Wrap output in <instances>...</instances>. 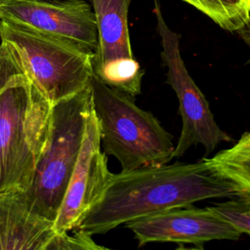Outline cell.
<instances>
[{
	"mask_svg": "<svg viewBox=\"0 0 250 250\" xmlns=\"http://www.w3.org/2000/svg\"><path fill=\"white\" fill-rule=\"evenodd\" d=\"M249 194L207 158L195 163L144 166L111 174L100 201L78 229L91 235L106 233L133 220L209 198Z\"/></svg>",
	"mask_w": 250,
	"mask_h": 250,
	"instance_id": "obj_1",
	"label": "cell"
},
{
	"mask_svg": "<svg viewBox=\"0 0 250 250\" xmlns=\"http://www.w3.org/2000/svg\"><path fill=\"white\" fill-rule=\"evenodd\" d=\"M51 115L52 104L0 43V192L31 186Z\"/></svg>",
	"mask_w": 250,
	"mask_h": 250,
	"instance_id": "obj_2",
	"label": "cell"
},
{
	"mask_svg": "<svg viewBox=\"0 0 250 250\" xmlns=\"http://www.w3.org/2000/svg\"><path fill=\"white\" fill-rule=\"evenodd\" d=\"M92 106L98 120L103 150L115 157L121 171L169 163L174 158L173 137L133 97L93 74Z\"/></svg>",
	"mask_w": 250,
	"mask_h": 250,
	"instance_id": "obj_3",
	"label": "cell"
},
{
	"mask_svg": "<svg viewBox=\"0 0 250 250\" xmlns=\"http://www.w3.org/2000/svg\"><path fill=\"white\" fill-rule=\"evenodd\" d=\"M1 43L52 104L89 86L95 54L68 41L0 19Z\"/></svg>",
	"mask_w": 250,
	"mask_h": 250,
	"instance_id": "obj_4",
	"label": "cell"
},
{
	"mask_svg": "<svg viewBox=\"0 0 250 250\" xmlns=\"http://www.w3.org/2000/svg\"><path fill=\"white\" fill-rule=\"evenodd\" d=\"M92 110L90 84L72 97L52 105L49 138L24 195L30 207L54 221L76 164Z\"/></svg>",
	"mask_w": 250,
	"mask_h": 250,
	"instance_id": "obj_5",
	"label": "cell"
},
{
	"mask_svg": "<svg viewBox=\"0 0 250 250\" xmlns=\"http://www.w3.org/2000/svg\"><path fill=\"white\" fill-rule=\"evenodd\" d=\"M153 13L161 39V59L167 67L166 83L176 93L183 124L174 157H182L197 145L205 148L206 154L211 153L220 144L230 142L231 138L219 127L205 96L188 73L181 56V36L166 23L158 0H154Z\"/></svg>",
	"mask_w": 250,
	"mask_h": 250,
	"instance_id": "obj_6",
	"label": "cell"
},
{
	"mask_svg": "<svg viewBox=\"0 0 250 250\" xmlns=\"http://www.w3.org/2000/svg\"><path fill=\"white\" fill-rule=\"evenodd\" d=\"M132 1L90 0L98 28L94 74L106 85L135 98L141 94L145 71L131 48L128 14Z\"/></svg>",
	"mask_w": 250,
	"mask_h": 250,
	"instance_id": "obj_7",
	"label": "cell"
},
{
	"mask_svg": "<svg viewBox=\"0 0 250 250\" xmlns=\"http://www.w3.org/2000/svg\"><path fill=\"white\" fill-rule=\"evenodd\" d=\"M0 19L55 36L93 54L98 28L91 4L84 0H0Z\"/></svg>",
	"mask_w": 250,
	"mask_h": 250,
	"instance_id": "obj_8",
	"label": "cell"
},
{
	"mask_svg": "<svg viewBox=\"0 0 250 250\" xmlns=\"http://www.w3.org/2000/svg\"><path fill=\"white\" fill-rule=\"evenodd\" d=\"M111 174L107 155L102 149L99 124L92 106L82 146L54 223L58 234L78 229L84 217L103 197Z\"/></svg>",
	"mask_w": 250,
	"mask_h": 250,
	"instance_id": "obj_9",
	"label": "cell"
},
{
	"mask_svg": "<svg viewBox=\"0 0 250 250\" xmlns=\"http://www.w3.org/2000/svg\"><path fill=\"white\" fill-rule=\"evenodd\" d=\"M139 247L150 242L193 244L202 247L211 240H237L241 232L210 206L193 204L167 209L126 223Z\"/></svg>",
	"mask_w": 250,
	"mask_h": 250,
	"instance_id": "obj_10",
	"label": "cell"
},
{
	"mask_svg": "<svg viewBox=\"0 0 250 250\" xmlns=\"http://www.w3.org/2000/svg\"><path fill=\"white\" fill-rule=\"evenodd\" d=\"M54 223L30 207L23 191L0 192V250H49Z\"/></svg>",
	"mask_w": 250,
	"mask_h": 250,
	"instance_id": "obj_11",
	"label": "cell"
},
{
	"mask_svg": "<svg viewBox=\"0 0 250 250\" xmlns=\"http://www.w3.org/2000/svg\"><path fill=\"white\" fill-rule=\"evenodd\" d=\"M207 159L250 194V131L245 132L231 147Z\"/></svg>",
	"mask_w": 250,
	"mask_h": 250,
	"instance_id": "obj_12",
	"label": "cell"
},
{
	"mask_svg": "<svg viewBox=\"0 0 250 250\" xmlns=\"http://www.w3.org/2000/svg\"><path fill=\"white\" fill-rule=\"evenodd\" d=\"M221 28L236 32L250 19V0H183Z\"/></svg>",
	"mask_w": 250,
	"mask_h": 250,
	"instance_id": "obj_13",
	"label": "cell"
},
{
	"mask_svg": "<svg viewBox=\"0 0 250 250\" xmlns=\"http://www.w3.org/2000/svg\"><path fill=\"white\" fill-rule=\"evenodd\" d=\"M210 207L241 233L250 235V194L229 198L225 202Z\"/></svg>",
	"mask_w": 250,
	"mask_h": 250,
	"instance_id": "obj_14",
	"label": "cell"
},
{
	"mask_svg": "<svg viewBox=\"0 0 250 250\" xmlns=\"http://www.w3.org/2000/svg\"><path fill=\"white\" fill-rule=\"evenodd\" d=\"M73 233L57 234L49 250H104V246L97 244L92 235L81 229L72 230Z\"/></svg>",
	"mask_w": 250,
	"mask_h": 250,
	"instance_id": "obj_15",
	"label": "cell"
},
{
	"mask_svg": "<svg viewBox=\"0 0 250 250\" xmlns=\"http://www.w3.org/2000/svg\"><path fill=\"white\" fill-rule=\"evenodd\" d=\"M236 33L246 43V45L248 47H250V19L247 21V22L241 28H239L236 31ZM248 62L250 63V59H249Z\"/></svg>",
	"mask_w": 250,
	"mask_h": 250,
	"instance_id": "obj_16",
	"label": "cell"
}]
</instances>
